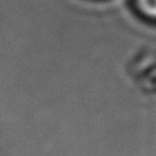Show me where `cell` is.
<instances>
[{
    "instance_id": "obj_1",
    "label": "cell",
    "mask_w": 156,
    "mask_h": 156,
    "mask_svg": "<svg viewBox=\"0 0 156 156\" xmlns=\"http://www.w3.org/2000/svg\"><path fill=\"white\" fill-rule=\"evenodd\" d=\"M136 4L144 16L156 19V0H136Z\"/></svg>"
}]
</instances>
